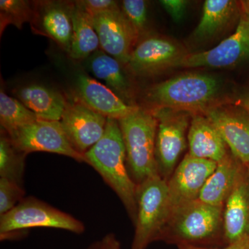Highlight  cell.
<instances>
[{
	"label": "cell",
	"mask_w": 249,
	"mask_h": 249,
	"mask_svg": "<svg viewBox=\"0 0 249 249\" xmlns=\"http://www.w3.org/2000/svg\"><path fill=\"white\" fill-rule=\"evenodd\" d=\"M86 249H103L101 241L93 242Z\"/></svg>",
	"instance_id": "34"
},
{
	"label": "cell",
	"mask_w": 249,
	"mask_h": 249,
	"mask_svg": "<svg viewBox=\"0 0 249 249\" xmlns=\"http://www.w3.org/2000/svg\"><path fill=\"white\" fill-rule=\"evenodd\" d=\"M79 1L91 16L121 9L119 1L113 0H81Z\"/></svg>",
	"instance_id": "29"
},
{
	"label": "cell",
	"mask_w": 249,
	"mask_h": 249,
	"mask_svg": "<svg viewBox=\"0 0 249 249\" xmlns=\"http://www.w3.org/2000/svg\"><path fill=\"white\" fill-rule=\"evenodd\" d=\"M71 18L73 36L69 53L73 60H83L98 51L99 39L93 27L91 16L79 1L73 2Z\"/></svg>",
	"instance_id": "22"
},
{
	"label": "cell",
	"mask_w": 249,
	"mask_h": 249,
	"mask_svg": "<svg viewBox=\"0 0 249 249\" xmlns=\"http://www.w3.org/2000/svg\"><path fill=\"white\" fill-rule=\"evenodd\" d=\"M242 165L231 153L228 154L218 162L213 173L201 189L198 199L214 206H224L233 189Z\"/></svg>",
	"instance_id": "20"
},
{
	"label": "cell",
	"mask_w": 249,
	"mask_h": 249,
	"mask_svg": "<svg viewBox=\"0 0 249 249\" xmlns=\"http://www.w3.org/2000/svg\"><path fill=\"white\" fill-rule=\"evenodd\" d=\"M202 113L217 128L232 155L249 166V114L219 106Z\"/></svg>",
	"instance_id": "14"
},
{
	"label": "cell",
	"mask_w": 249,
	"mask_h": 249,
	"mask_svg": "<svg viewBox=\"0 0 249 249\" xmlns=\"http://www.w3.org/2000/svg\"><path fill=\"white\" fill-rule=\"evenodd\" d=\"M217 163L187 154L168 181L170 217L181 206L198 199ZM170 218V217H169Z\"/></svg>",
	"instance_id": "12"
},
{
	"label": "cell",
	"mask_w": 249,
	"mask_h": 249,
	"mask_svg": "<svg viewBox=\"0 0 249 249\" xmlns=\"http://www.w3.org/2000/svg\"><path fill=\"white\" fill-rule=\"evenodd\" d=\"M33 228L62 229L76 234L85 230L81 221L34 196L24 198L14 209L0 215L1 241Z\"/></svg>",
	"instance_id": "6"
},
{
	"label": "cell",
	"mask_w": 249,
	"mask_h": 249,
	"mask_svg": "<svg viewBox=\"0 0 249 249\" xmlns=\"http://www.w3.org/2000/svg\"><path fill=\"white\" fill-rule=\"evenodd\" d=\"M38 120L37 116L18 98L0 92V124L8 134Z\"/></svg>",
	"instance_id": "25"
},
{
	"label": "cell",
	"mask_w": 249,
	"mask_h": 249,
	"mask_svg": "<svg viewBox=\"0 0 249 249\" xmlns=\"http://www.w3.org/2000/svg\"><path fill=\"white\" fill-rule=\"evenodd\" d=\"M91 17L100 47L121 63H128L140 36L121 9Z\"/></svg>",
	"instance_id": "13"
},
{
	"label": "cell",
	"mask_w": 249,
	"mask_h": 249,
	"mask_svg": "<svg viewBox=\"0 0 249 249\" xmlns=\"http://www.w3.org/2000/svg\"><path fill=\"white\" fill-rule=\"evenodd\" d=\"M36 3L25 0L0 1V31L1 34L10 24L22 29L25 22H31L35 15Z\"/></svg>",
	"instance_id": "26"
},
{
	"label": "cell",
	"mask_w": 249,
	"mask_h": 249,
	"mask_svg": "<svg viewBox=\"0 0 249 249\" xmlns=\"http://www.w3.org/2000/svg\"><path fill=\"white\" fill-rule=\"evenodd\" d=\"M119 121L129 175L136 184L158 175L155 148L158 121L151 111L139 108Z\"/></svg>",
	"instance_id": "3"
},
{
	"label": "cell",
	"mask_w": 249,
	"mask_h": 249,
	"mask_svg": "<svg viewBox=\"0 0 249 249\" xmlns=\"http://www.w3.org/2000/svg\"><path fill=\"white\" fill-rule=\"evenodd\" d=\"M220 89V82L215 77L186 73L154 85L147 91L146 98L155 108H170L195 114L212 107Z\"/></svg>",
	"instance_id": "2"
},
{
	"label": "cell",
	"mask_w": 249,
	"mask_h": 249,
	"mask_svg": "<svg viewBox=\"0 0 249 249\" xmlns=\"http://www.w3.org/2000/svg\"><path fill=\"white\" fill-rule=\"evenodd\" d=\"M248 167H249V166H248Z\"/></svg>",
	"instance_id": "36"
},
{
	"label": "cell",
	"mask_w": 249,
	"mask_h": 249,
	"mask_svg": "<svg viewBox=\"0 0 249 249\" xmlns=\"http://www.w3.org/2000/svg\"><path fill=\"white\" fill-rule=\"evenodd\" d=\"M14 93L19 101L36 114L39 120H61L67 99L58 90L33 83L18 88Z\"/></svg>",
	"instance_id": "19"
},
{
	"label": "cell",
	"mask_w": 249,
	"mask_h": 249,
	"mask_svg": "<svg viewBox=\"0 0 249 249\" xmlns=\"http://www.w3.org/2000/svg\"><path fill=\"white\" fill-rule=\"evenodd\" d=\"M238 104L240 105L241 107L243 108L244 110L247 111L249 114V95L242 98V99L239 101Z\"/></svg>",
	"instance_id": "33"
},
{
	"label": "cell",
	"mask_w": 249,
	"mask_h": 249,
	"mask_svg": "<svg viewBox=\"0 0 249 249\" xmlns=\"http://www.w3.org/2000/svg\"><path fill=\"white\" fill-rule=\"evenodd\" d=\"M84 158L85 163L91 165L119 196L134 223L137 186L127 169L125 147L119 121L107 119L104 135L85 153Z\"/></svg>",
	"instance_id": "1"
},
{
	"label": "cell",
	"mask_w": 249,
	"mask_h": 249,
	"mask_svg": "<svg viewBox=\"0 0 249 249\" xmlns=\"http://www.w3.org/2000/svg\"><path fill=\"white\" fill-rule=\"evenodd\" d=\"M187 54L175 41L162 36H147L136 45L127 65L135 74L152 76L177 68Z\"/></svg>",
	"instance_id": "10"
},
{
	"label": "cell",
	"mask_w": 249,
	"mask_h": 249,
	"mask_svg": "<svg viewBox=\"0 0 249 249\" xmlns=\"http://www.w3.org/2000/svg\"><path fill=\"white\" fill-rule=\"evenodd\" d=\"M76 97L107 119L119 121L139 109L124 102L106 85L85 74L76 80Z\"/></svg>",
	"instance_id": "17"
},
{
	"label": "cell",
	"mask_w": 249,
	"mask_h": 249,
	"mask_svg": "<svg viewBox=\"0 0 249 249\" xmlns=\"http://www.w3.org/2000/svg\"><path fill=\"white\" fill-rule=\"evenodd\" d=\"M235 1L231 0H206L202 16L194 32L197 40H205L222 31L235 12Z\"/></svg>",
	"instance_id": "23"
},
{
	"label": "cell",
	"mask_w": 249,
	"mask_h": 249,
	"mask_svg": "<svg viewBox=\"0 0 249 249\" xmlns=\"http://www.w3.org/2000/svg\"><path fill=\"white\" fill-rule=\"evenodd\" d=\"M121 11L139 36L145 31L147 22L146 1L143 0H124Z\"/></svg>",
	"instance_id": "28"
},
{
	"label": "cell",
	"mask_w": 249,
	"mask_h": 249,
	"mask_svg": "<svg viewBox=\"0 0 249 249\" xmlns=\"http://www.w3.org/2000/svg\"><path fill=\"white\" fill-rule=\"evenodd\" d=\"M107 121V118L76 97L67 99L60 122L72 146L84 156L104 135Z\"/></svg>",
	"instance_id": "9"
},
{
	"label": "cell",
	"mask_w": 249,
	"mask_h": 249,
	"mask_svg": "<svg viewBox=\"0 0 249 249\" xmlns=\"http://www.w3.org/2000/svg\"><path fill=\"white\" fill-rule=\"evenodd\" d=\"M89 70L106 86L127 104L131 105L132 86L121 68V62L106 52L96 51L89 57Z\"/></svg>",
	"instance_id": "21"
},
{
	"label": "cell",
	"mask_w": 249,
	"mask_h": 249,
	"mask_svg": "<svg viewBox=\"0 0 249 249\" xmlns=\"http://www.w3.org/2000/svg\"><path fill=\"white\" fill-rule=\"evenodd\" d=\"M160 4L174 22L178 23L181 22L184 17L188 1L185 0H161Z\"/></svg>",
	"instance_id": "30"
},
{
	"label": "cell",
	"mask_w": 249,
	"mask_h": 249,
	"mask_svg": "<svg viewBox=\"0 0 249 249\" xmlns=\"http://www.w3.org/2000/svg\"><path fill=\"white\" fill-rule=\"evenodd\" d=\"M187 140L189 147L188 154L196 158L218 163L229 154L222 136L204 114H193Z\"/></svg>",
	"instance_id": "18"
},
{
	"label": "cell",
	"mask_w": 249,
	"mask_h": 249,
	"mask_svg": "<svg viewBox=\"0 0 249 249\" xmlns=\"http://www.w3.org/2000/svg\"><path fill=\"white\" fill-rule=\"evenodd\" d=\"M101 242L103 249H121L120 242L114 234H107Z\"/></svg>",
	"instance_id": "32"
},
{
	"label": "cell",
	"mask_w": 249,
	"mask_h": 249,
	"mask_svg": "<svg viewBox=\"0 0 249 249\" xmlns=\"http://www.w3.org/2000/svg\"><path fill=\"white\" fill-rule=\"evenodd\" d=\"M27 155L15 146L9 136L1 129L0 136V178L24 187Z\"/></svg>",
	"instance_id": "24"
},
{
	"label": "cell",
	"mask_w": 249,
	"mask_h": 249,
	"mask_svg": "<svg viewBox=\"0 0 249 249\" xmlns=\"http://www.w3.org/2000/svg\"><path fill=\"white\" fill-rule=\"evenodd\" d=\"M249 237V168L242 165L223 210V238L227 245Z\"/></svg>",
	"instance_id": "16"
},
{
	"label": "cell",
	"mask_w": 249,
	"mask_h": 249,
	"mask_svg": "<svg viewBox=\"0 0 249 249\" xmlns=\"http://www.w3.org/2000/svg\"><path fill=\"white\" fill-rule=\"evenodd\" d=\"M242 5H243L244 11L249 12V1H242Z\"/></svg>",
	"instance_id": "35"
},
{
	"label": "cell",
	"mask_w": 249,
	"mask_h": 249,
	"mask_svg": "<svg viewBox=\"0 0 249 249\" xmlns=\"http://www.w3.org/2000/svg\"><path fill=\"white\" fill-rule=\"evenodd\" d=\"M24 198V187L6 178H0V215L14 209Z\"/></svg>",
	"instance_id": "27"
},
{
	"label": "cell",
	"mask_w": 249,
	"mask_h": 249,
	"mask_svg": "<svg viewBox=\"0 0 249 249\" xmlns=\"http://www.w3.org/2000/svg\"><path fill=\"white\" fill-rule=\"evenodd\" d=\"M35 3V15L31 22L32 30L52 39L69 53L73 36V3L60 1Z\"/></svg>",
	"instance_id": "15"
},
{
	"label": "cell",
	"mask_w": 249,
	"mask_h": 249,
	"mask_svg": "<svg viewBox=\"0 0 249 249\" xmlns=\"http://www.w3.org/2000/svg\"><path fill=\"white\" fill-rule=\"evenodd\" d=\"M135 231L130 249H146L160 240L170 217L168 183L160 175L137 185Z\"/></svg>",
	"instance_id": "5"
},
{
	"label": "cell",
	"mask_w": 249,
	"mask_h": 249,
	"mask_svg": "<svg viewBox=\"0 0 249 249\" xmlns=\"http://www.w3.org/2000/svg\"><path fill=\"white\" fill-rule=\"evenodd\" d=\"M8 135L15 146L27 155L35 152H50L85 162L84 156L69 142L60 121L38 119Z\"/></svg>",
	"instance_id": "8"
},
{
	"label": "cell",
	"mask_w": 249,
	"mask_h": 249,
	"mask_svg": "<svg viewBox=\"0 0 249 249\" xmlns=\"http://www.w3.org/2000/svg\"><path fill=\"white\" fill-rule=\"evenodd\" d=\"M223 210L224 206L191 201L170 215L160 240L197 246L223 236Z\"/></svg>",
	"instance_id": "4"
},
{
	"label": "cell",
	"mask_w": 249,
	"mask_h": 249,
	"mask_svg": "<svg viewBox=\"0 0 249 249\" xmlns=\"http://www.w3.org/2000/svg\"><path fill=\"white\" fill-rule=\"evenodd\" d=\"M158 121L155 155L159 175L168 182L186 147V133L193 113L167 107L154 108Z\"/></svg>",
	"instance_id": "7"
},
{
	"label": "cell",
	"mask_w": 249,
	"mask_h": 249,
	"mask_svg": "<svg viewBox=\"0 0 249 249\" xmlns=\"http://www.w3.org/2000/svg\"><path fill=\"white\" fill-rule=\"evenodd\" d=\"M249 58V12L244 11L237 29L231 36L214 48L188 53L178 67L224 68Z\"/></svg>",
	"instance_id": "11"
},
{
	"label": "cell",
	"mask_w": 249,
	"mask_h": 249,
	"mask_svg": "<svg viewBox=\"0 0 249 249\" xmlns=\"http://www.w3.org/2000/svg\"><path fill=\"white\" fill-rule=\"evenodd\" d=\"M178 247L179 249H249V237L229 244L227 247L222 249L206 248L191 245H178Z\"/></svg>",
	"instance_id": "31"
}]
</instances>
